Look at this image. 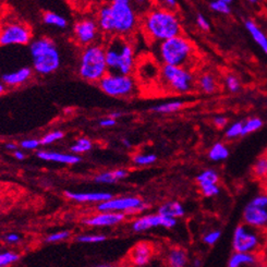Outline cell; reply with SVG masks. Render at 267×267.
I'll return each mask as SVG.
<instances>
[{
	"instance_id": "6da1fadb",
	"label": "cell",
	"mask_w": 267,
	"mask_h": 267,
	"mask_svg": "<svg viewBox=\"0 0 267 267\" xmlns=\"http://www.w3.org/2000/svg\"><path fill=\"white\" fill-rule=\"evenodd\" d=\"M96 20L101 32L123 38L132 34L140 22L132 0L104 1L97 10Z\"/></svg>"
},
{
	"instance_id": "7a4b0ae2",
	"label": "cell",
	"mask_w": 267,
	"mask_h": 267,
	"mask_svg": "<svg viewBox=\"0 0 267 267\" xmlns=\"http://www.w3.org/2000/svg\"><path fill=\"white\" fill-rule=\"evenodd\" d=\"M143 33L155 43L166 40L182 33L181 21L175 10L156 6L151 7L141 20Z\"/></svg>"
},
{
	"instance_id": "3957f363",
	"label": "cell",
	"mask_w": 267,
	"mask_h": 267,
	"mask_svg": "<svg viewBox=\"0 0 267 267\" xmlns=\"http://www.w3.org/2000/svg\"><path fill=\"white\" fill-rule=\"evenodd\" d=\"M30 54L33 69L40 76L56 72L61 65V57L55 40L48 36H41L30 43Z\"/></svg>"
},
{
	"instance_id": "277c9868",
	"label": "cell",
	"mask_w": 267,
	"mask_h": 267,
	"mask_svg": "<svg viewBox=\"0 0 267 267\" xmlns=\"http://www.w3.org/2000/svg\"><path fill=\"white\" fill-rule=\"evenodd\" d=\"M157 55L163 65L188 68L195 58V48L189 38L180 34L160 41Z\"/></svg>"
},
{
	"instance_id": "5b68a950",
	"label": "cell",
	"mask_w": 267,
	"mask_h": 267,
	"mask_svg": "<svg viewBox=\"0 0 267 267\" xmlns=\"http://www.w3.org/2000/svg\"><path fill=\"white\" fill-rule=\"evenodd\" d=\"M108 72L130 75L134 68L133 46L123 36L114 35L105 48Z\"/></svg>"
},
{
	"instance_id": "8992f818",
	"label": "cell",
	"mask_w": 267,
	"mask_h": 267,
	"mask_svg": "<svg viewBox=\"0 0 267 267\" xmlns=\"http://www.w3.org/2000/svg\"><path fill=\"white\" fill-rule=\"evenodd\" d=\"M108 72L105 48L99 44L84 47L78 62V76L87 82H98Z\"/></svg>"
},
{
	"instance_id": "52a82bcc",
	"label": "cell",
	"mask_w": 267,
	"mask_h": 267,
	"mask_svg": "<svg viewBox=\"0 0 267 267\" xmlns=\"http://www.w3.org/2000/svg\"><path fill=\"white\" fill-rule=\"evenodd\" d=\"M159 76L163 84L175 93H189L194 85V76L186 67L163 65Z\"/></svg>"
},
{
	"instance_id": "ba28073f",
	"label": "cell",
	"mask_w": 267,
	"mask_h": 267,
	"mask_svg": "<svg viewBox=\"0 0 267 267\" xmlns=\"http://www.w3.org/2000/svg\"><path fill=\"white\" fill-rule=\"evenodd\" d=\"M265 241L262 229L250 227L248 225H239L232 235V249L237 252L258 253Z\"/></svg>"
},
{
	"instance_id": "9c48e42d",
	"label": "cell",
	"mask_w": 267,
	"mask_h": 267,
	"mask_svg": "<svg viewBox=\"0 0 267 267\" xmlns=\"http://www.w3.org/2000/svg\"><path fill=\"white\" fill-rule=\"evenodd\" d=\"M99 88L112 97H128L135 91V81L130 75L107 72L98 81Z\"/></svg>"
},
{
	"instance_id": "30bf717a",
	"label": "cell",
	"mask_w": 267,
	"mask_h": 267,
	"mask_svg": "<svg viewBox=\"0 0 267 267\" xmlns=\"http://www.w3.org/2000/svg\"><path fill=\"white\" fill-rule=\"evenodd\" d=\"M32 36V29L22 21H9L0 26V46L29 45Z\"/></svg>"
},
{
	"instance_id": "8fae6325",
	"label": "cell",
	"mask_w": 267,
	"mask_h": 267,
	"mask_svg": "<svg viewBox=\"0 0 267 267\" xmlns=\"http://www.w3.org/2000/svg\"><path fill=\"white\" fill-rule=\"evenodd\" d=\"M148 208V205L137 196L128 197H112L107 201L98 203L99 212H123L127 214L142 213Z\"/></svg>"
},
{
	"instance_id": "7c38bea8",
	"label": "cell",
	"mask_w": 267,
	"mask_h": 267,
	"mask_svg": "<svg viewBox=\"0 0 267 267\" xmlns=\"http://www.w3.org/2000/svg\"><path fill=\"white\" fill-rule=\"evenodd\" d=\"M101 32L96 19L83 18L75 23L73 26V38L78 45L87 46L95 43Z\"/></svg>"
},
{
	"instance_id": "4fadbf2b",
	"label": "cell",
	"mask_w": 267,
	"mask_h": 267,
	"mask_svg": "<svg viewBox=\"0 0 267 267\" xmlns=\"http://www.w3.org/2000/svg\"><path fill=\"white\" fill-rule=\"evenodd\" d=\"M177 225V218L164 216L161 214H152L140 217L132 223V230L135 232H144L152 228L163 227L166 229L175 228Z\"/></svg>"
},
{
	"instance_id": "5bb4252c",
	"label": "cell",
	"mask_w": 267,
	"mask_h": 267,
	"mask_svg": "<svg viewBox=\"0 0 267 267\" xmlns=\"http://www.w3.org/2000/svg\"><path fill=\"white\" fill-rule=\"evenodd\" d=\"M243 222L245 225L256 229L267 228V208L260 207L249 203L244 207Z\"/></svg>"
},
{
	"instance_id": "9a60e30c",
	"label": "cell",
	"mask_w": 267,
	"mask_h": 267,
	"mask_svg": "<svg viewBox=\"0 0 267 267\" xmlns=\"http://www.w3.org/2000/svg\"><path fill=\"white\" fill-rule=\"evenodd\" d=\"M124 219V214L120 212H102V214L85 219L84 223L92 227H108L120 224Z\"/></svg>"
},
{
	"instance_id": "2e32d148",
	"label": "cell",
	"mask_w": 267,
	"mask_h": 267,
	"mask_svg": "<svg viewBox=\"0 0 267 267\" xmlns=\"http://www.w3.org/2000/svg\"><path fill=\"white\" fill-rule=\"evenodd\" d=\"M130 261L133 265L145 266L153 258V247L149 242H140L135 244L130 251Z\"/></svg>"
},
{
	"instance_id": "e0dca14e",
	"label": "cell",
	"mask_w": 267,
	"mask_h": 267,
	"mask_svg": "<svg viewBox=\"0 0 267 267\" xmlns=\"http://www.w3.org/2000/svg\"><path fill=\"white\" fill-rule=\"evenodd\" d=\"M32 76L33 70L29 67H23L15 71L3 73V75H1V81L4 83L6 86L15 87L25 84L26 82H29L31 80Z\"/></svg>"
},
{
	"instance_id": "ac0fdd59",
	"label": "cell",
	"mask_w": 267,
	"mask_h": 267,
	"mask_svg": "<svg viewBox=\"0 0 267 267\" xmlns=\"http://www.w3.org/2000/svg\"><path fill=\"white\" fill-rule=\"evenodd\" d=\"M66 196L69 197L70 200L76 202L85 203V202H92V203H102L104 201H107L109 198L113 197L112 193L108 192H70L66 191Z\"/></svg>"
},
{
	"instance_id": "d6986e66",
	"label": "cell",
	"mask_w": 267,
	"mask_h": 267,
	"mask_svg": "<svg viewBox=\"0 0 267 267\" xmlns=\"http://www.w3.org/2000/svg\"><path fill=\"white\" fill-rule=\"evenodd\" d=\"M38 157L43 160L54 161V163L66 164V165H75L81 161V158L75 153L73 154H62L58 152L50 151H40L38 153Z\"/></svg>"
},
{
	"instance_id": "ffe728a7",
	"label": "cell",
	"mask_w": 267,
	"mask_h": 267,
	"mask_svg": "<svg viewBox=\"0 0 267 267\" xmlns=\"http://www.w3.org/2000/svg\"><path fill=\"white\" fill-rule=\"evenodd\" d=\"M260 263L258 253L253 252H234L230 256L228 261L229 267H241V266H256Z\"/></svg>"
},
{
	"instance_id": "44dd1931",
	"label": "cell",
	"mask_w": 267,
	"mask_h": 267,
	"mask_svg": "<svg viewBox=\"0 0 267 267\" xmlns=\"http://www.w3.org/2000/svg\"><path fill=\"white\" fill-rule=\"evenodd\" d=\"M244 26L249 32V34L251 35V38H253V40L255 41L256 44H258L260 48L267 55V36L265 35V33L259 28V25L252 20L245 21Z\"/></svg>"
},
{
	"instance_id": "7402d4cb",
	"label": "cell",
	"mask_w": 267,
	"mask_h": 267,
	"mask_svg": "<svg viewBox=\"0 0 267 267\" xmlns=\"http://www.w3.org/2000/svg\"><path fill=\"white\" fill-rule=\"evenodd\" d=\"M41 20H43L44 24L49 25V26H54V28L60 29V30H65L68 28V20L59 13H57L55 11H44L41 13Z\"/></svg>"
},
{
	"instance_id": "603a6c76",
	"label": "cell",
	"mask_w": 267,
	"mask_h": 267,
	"mask_svg": "<svg viewBox=\"0 0 267 267\" xmlns=\"http://www.w3.org/2000/svg\"><path fill=\"white\" fill-rule=\"evenodd\" d=\"M158 213L164 216H168L172 218H180L182 216H185L186 211L181 203L177 201H170V202L163 204V205L158 208Z\"/></svg>"
},
{
	"instance_id": "cb8c5ba5",
	"label": "cell",
	"mask_w": 267,
	"mask_h": 267,
	"mask_svg": "<svg viewBox=\"0 0 267 267\" xmlns=\"http://www.w3.org/2000/svg\"><path fill=\"white\" fill-rule=\"evenodd\" d=\"M189 260L185 250L180 248L171 249L167 254V263L171 267H185Z\"/></svg>"
},
{
	"instance_id": "d4e9b609",
	"label": "cell",
	"mask_w": 267,
	"mask_h": 267,
	"mask_svg": "<svg viewBox=\"0 0 267 267\" xmlns=\"http://www.w3.org/2000/svg\"><path fill=\"white\" fill-rule=\"evenodd\" d=\"M229 153L230 152L226 144L223 142H217L209 149L207 156L212 161H216V163H218V161L227 159L229 157Z\"/></svg>"
},
{
	"instance_id": "484cf974",
	"label": "cell",
	"mask_w": 267,
	"mask_h": 267,
	"mask_svg": "<svg viewBox=\"0 0 267 267\" xmlns=\"http://www.w3.org/2000/svg\"><path fill=\"white\" fill-rule=\"evenodd\" d=\"M128 177V171L124 169H116L113 171H107L103 172V174L98 175L95 178V181L98 183H105V185H108V183H114L124 178Z\"/></svg>"
},
{
	"instance_id": "4316f807",
	"label": "cell",
	"mask_w": 267,
	"mask_h": 267,
	"mask_svg": "<svg viewBox=\"0 0 267 267\" xmlns=\"http://www.w3.org/2000/svg\"><path fill=\"white\" fill-rule=\"evenodd\" d=\"M198 87L205 94H213L217 90V81L211 73H204L198 78Z\"/></svg>"
},
{
	"instance_id": "83f0119b",
	"label": "cell",
	"mask_w": 267,
	"mask_h": 267,
	"mask_svg": "<svg viewBox=\"0 0 267 267\" xmlns=\"http://www.w3.org/2000/svg\"><path fill=\"white\" fill-rule=\"evenodd\" d=\"M219 181V175L216 170L214 169H205L197 175L196 182L198 185V188L209 186V185H215Z\"/></svg>"
},
{
	"instance_id": "f1b7e54d",
	"label": "cell",
	"mask_w": 267,
	"mask_h": 267,
	"mask_svg": "<svg viewBox=\"0 0 267 267\" xmlns=\"http://www.w3.org/2000/svg\"><path fill=\"white\" fill-rule=\"evenodd\" d=\"M252 174L256 179L267 182V154L262 155L255 161L252 168Z\"/></svg>"
},
{
	"instance_id": "f546056e",
	"label": "cell",
	"mask_w": 267,
	"mask_h": 267,
	"mask_svg": "<svg viewBox=\"0 0 267 267\" xmlns=\"http://www.w3.org/2000/svg\"><path fill=\"white\" fill-rule=\"evenodd\" d=\"M182 107H183L182 102L175 101V102H168V103L157 105V106L152 107V111L158 114H172V113L180 111Z\"/></svg>"
},
{
	"instance_id": "4dcf8cb0",
	"label": "cell",
	"mask_w": 267,
	"mask_h": 267,
	"mask_svg": "<svg viewBox=\"0 0 267 267\" xmlns=\"http://www.w3.org/2000/svg\"><path fill=\"white\" fill-rule=\"evenodd\" d=\"M262 127H263V121H262V119L258 117H253V118L245 120V121H243L242 137L256 132V131L260 130Z\"/></svg>"
},
{
	"instance_id": "1f68e13d",
	"label": "cell",
	"mask_w": 267,
	"mask_h": 267,
	"mask_svg": "<svg viewBox=\"0 0 267 267\" xmlns=\"http://www.w3.org/2000/svg\"><path fill=\"white\" fill-rule=\"evenodd\" d=\"M93 143L91 140L86 138H81L76 141L75 145L71 146V152L75 154H81V153H86V152L92 150Z\"/></svg>"
},
{
	"instance_id": "d6a6232c",
	"label": "cell",
	"mask_w": 267,
	"mask_h": 267,
	"mask_svg": "<svg viewBox=\"0 0 267 267\" xmlns=\"http://www.w3.org/2000/svg\"><path fill=\"white\" fill-rule=\"evenodd\" d=\"M242 128H243V121H237L229 125L226 129L225 135L229 140H233L242 137Z\"/></svg>"
},
{
	"instance_id": "836d02e7",
	"label": "cell",
	"mask_w": 267,
	"mask_h": 267,
	"mask_svg": "<svg viewBox=\"0 0 267 267\" xmlns=\"http://www.w3.org/2000/svg\"><path fill=\"white\" fill-rule=\"evenodd\" d=\"M209 8H211L213 11L222 14H229L231 12L230 3L226 1H222V0H213V1L209 3Z\"/></svg>"
},
{
	"instance_id": "e575fe53",
	"label": "cell",
	"mask_w": 267,
	"mask_h": 267,
	"mask_svg": "<svg viewBox=\"0 0 267 267\" xmlns=\"http://www.w3.org/2000/svg\"><path fill=\"white\" fill-rule=\"evenodd\" d=\"M157 160L155 154H139L133 157V163L139 166H148L154 164Z\"/></svg>"
},
{
	"instance_id": "d590c367",
	"label": "cell",
	"mask_w": 267,
	"mask_h": 267,
	"mask_svg": "<svg viewBox=\"0 0 267 267\" xmlns=\"http://www.w3.org/2000/svg\"><path fill=\"white\" fill-rule=\"evenodd\" d=\"M64 137H65V133L61 132V131H52V132L45 134L39 141L41 145H49L51 143H55L57 142V141L61 140Z\"/></svg>"
},
{
	"instance_id": "8d00e7d4",
	"label": "cell",
	"mask_w": 267,
	"mask_h": 267,
	"mask_svg": "<svg viewBox=\"0 0 267 267\" xmlns=\"http://www.w3.org/2000/svg\"><path fill=\"white\" fill-rule=\"evenodd\" d=\"M225 84H226L227 90L230 91L231 93H237L239 92L240 87H241V84H240L239 78L233 76V75H228L225 78Z\"/></svg>"
},
{
	"instance_id": "74e56055",
	"label": "cell",
	"mask_w": 267,
	"mask_h": 267,
	"mask_svg": "<svg viewBox=\"0 0 267 267\" xmlns=\"http://www.w3.org/2000/svg\"><path fill=\"white\" fill-rule=\"evenodd\" d=\"M106 240V237L103 234H84V235H78L76 238V241L82 243H98L103 242Z\"/></svg>"
},
{
	"instance_id": "f35d334b",
	"label": "cell",
	"mask_w": 267,
	"mask_h": 267,
	"mask_svg": "<svg viewBox=\"0 0 267 267\" xmlns=\"http://www.w3.org/2000/svg\"><path fill=\"white\" fill-rule=\"evenodd\" d=\"M19 254L14 252H2L0 253V267H6L10 264L15 263L19 260Z\"/></svg>"
},
{
	"instance_id": "ab89813d",
	"label": "cell",
	"mask_w": 267,
	"mask_h": 267,
	"mask_svg": "<svg viewBox=\"0 0 267 267\" xmlns=\"http://www.w3.org/2000/svg\"><path fill=\"white\" fill-rule=\"evenodd\" d=\"M221 237H222L221 230H218V229L212 230V231H209L205 235H204L203 242L205 244H207V245H214V244H216L219 241Z\"/></svg>"
},
{
	"instance_id": "60d3db41",
	"label": "cell",
	"mask_w": 267,
	"mask_h": 267,
	"mask_svg": "<svg viewBox=\"0 0 267 267\" xmlns=\"http://www.w3.org/2000/svg\"><path fill=\"white\" fill-rule=\"evenodd\" d=\"M200 190L202 192V194L205 197H215L221 193V187L218 186V183H215V185L202 187L200 188Z\"/></svg>"
},
{
	"instance_id": "b9f144b4",
	"label": "cell",
	"mask_w": 267,
	"mask_h": 267,
	"mask_svg": "<svg viewBox=\"0 0 267 267\" xmlns=\"http://www.w3.org/2000/svg\"><path fill=\"white\" fill-rule=\"evenodd\" d=\"M132 3L139 13L141 11L145 13L151 8L152 0H132Z\"/></svg>"
},
{
	"instance_id": "7bdbcfd3",
	"label": "cell",
	"mask_w": 267,
	"mask_h": 267,
	"mask_svg": "<svg viewBox=\"0 0 267 267\" xmlns=\"http://www.w3.org/2000/svg\"><path fill=\"white\" fill-rule=\"evenodd\" d=\"M69 237H70V232L65 230V231H60V232H56V233L50 234L49 237L47 238V241L48 242H59V241H62V240L68 239Z\"/></svg>"
},
{
	"instance_id": "ee69618b",
	"label": "cell",
	"mask_w": 267,
	"mask_h": 267,
	"mask_svg": "<svg viewBox=\"0 0 267 267\" xmlns=\"http://www.w3.org/2000/svg\"><path fill=\"white\" fill-rule=\"evenodd\" d=\"M250 203L253 204V205H256V206L267 208V193L254 196L252 200H251Z\"/></svg>"
},
{
	"instance_id": "f6af8a7d",
	"label": "cell",
	"mask_w": 267,
	"mask_h": 267,
	"mask_svg": "<svg viewBox=\"0 0 267 267\" xmlns=\"http://www.w3.org/2000/svg\"><path fill=\"white\" fill-rule=\"evenodd\" d=\"M196 25L202 31H209V29H211V24H209V21L201 13H198L196 15Z\"/></svg>"
},
{
	"instance_id": "bcb514c9",
	"label": "cell",
	"mask_w": 267,
	"mask_h": 267,
	"mask_svg": "<svg viewBox=\"0 0 267 267\" xmlns=\"http://www.w3.org/2000/svg\"><path fill=\"white\" fill-rule=\"evenodd\" d=\"M40 145V141L35 140V139H29L24 140L21 142V146L24 150H36Z\"/></svg>"
},
{
	"instance_id": "7dc6e473",
	"label": "cell",
	"mask_w": 267,
	"mask_h": 267,
	"mask_svg": "<svg viewBox=\"0 0 267 267\" xmlns=\"http://www.w3.org/2000/svg\"><path fill=\"white\" fill-rule=\"evenodd\" d=\"M213 122L216 128L224 129V128L227 127L228 119H227V117H225V116H216L215 118H214Z\"/></svg>"
},
{
	"instance_id": "c3c4849f",
	"label": "cell",
	"mask_w": 267,
	"mask_h": 267,
	"mask_svg": "<svg viewBox=\"0 0 267 267\" xmlns=\"http://www.w3.org/2000/svg\"><path fill=\"white\" fill-rule=\"evenodd\" d=\"M157 1H158L159 6L171 10H175L176 7L178 6V0H157Z\"/></svg>"
},
{
	"instance_id": "681fc988",
	"label": "cell",
	"mask_w": 267,
	"mask_h": 267,
	"mask_svg": "<svg viewBox=\"0 0 267 267\" xmlns=\"http://www.w3.org/2000/svg\"><path fill=\"white\" fill-rule=\"evenodd\" d=\"M99 124H101V127H104V128L114 127V125L116 124V119L113 117H108L106 119L101 120V121H99Z\"/></svg>"
},
{
	"instance_id": "f907efd6",
	"label": "cell",
	"mask_w": 267,
	"mask_h": 267,
	"mask_svg": "<svg viewBox=\"0 0 267 267\" xmlns=\"http://www.w3.org/2000/svg\"><path fill=\"white\" fill-rule=\"evenodd\" d=\"M21 240V237L18 234V233H14V232H11L6 235V241L8 243H17L19 242Z\"/></svg>"
},
{
	"instance_id": "816d5d0a",
	"label": "cell",
	"mask_w": 267,
	"mask_h": 267,
	"mask_svg": "<svg viewBox=\"0 0 267 267\" xmlns=\"http://www.w3.org/2000/svg\"><path fill=\"white\" fill-rule=\"evenodd\" d=\"M14 157L17 158L18 160H23L25 158V155L23 152H20V151H14Z\"/></svg>"
},
{
	"instance_id": "f5cc1de1",
	"label": "cell",
	"mask_w": 267,
	"mask_h": 267,
	"mask_svg": "<svg viewBox=\"0 0 267 267\" xmlns=\"http://www.w3.org/2000/svg\"><path fill=\"white\" fill-rule=\"evenodd\" d=\"M6 149L9 151H17L18 150V145L14 143H7L6 144Z\"/></svg>"
},
{
	"instance_id": "db71d44e",
	"label": "cell",
	"mask_w": 267,
	"mask_h": 267,
	"mask_svg": "<svg viewBox=\"0 0 267 267\" xmlns=\"http://www.w3.org/2000/svg\"><path fill=\"white\" fill-rule=\"evenodd\" d=\"M192 266H194V267L202 266V261L200 259H194L192 261Z\"/></svg>"
},
{
	"instance_id": "11a10c76",
	"label": "cell",
	"mask_w": 267,
	"mask_h": 267,
	"mask_svg": "<svg viewBox=\"0 0 267 267\" xmlns=\"http://www.w3.org/2000/svg\"><path fill=\"white\" fill-rule=\"evenodd\" d=\"M4 92H6V85H4V83L0 80V96L4 94Z\"/></svg>"
},
{
	"instance_id": "9f6ffc18",
	"label": "cell",
	"mask_w": 267,
	"mask_h": 267,
	"mask_svg": "<svg viewBox=\"0 0 267 267\" xmlns=\"http://www.w3.org/2000/svg\"><path fill=\"white\" fill-rule=\"evenodd\" d=\"M121 113H113L112 114H111V117H113V118H114V119H116V118H119V117H121Z\"/></svg>"
},
{
	"instance_id": "6f0895ef",
	"label": "cell",
	"mask_w": 267,
	"mask_h": 267,
	"mask_svg": "<svg viewBox=\"0 0 267 267\" xmlns=\"http://www.w3.org/2000/svg\"><path fill=\"white\" fill-rule=\"evenodd\" d=\"M123 144L127 146V148H130V146H131V144H130V142L128 140H123Z\"/></svg>"
},
{
	"instance_id": "680465c9",
	"label": "cell",
	"mask_w": 267,
	"mask_h": 267,
	"mask_svg": "<svg viewBox=\"0 0 267 267\" xmlns=\"http://www.w3.org/2000/svg\"><path fill=\"white\" fill-rule=\"evenodd\" d=\"M248 1H249L250 3H256V2L259 1V0H248Z\"/></svg>"
},
{
	"instance_id": "91938a15",
	"label": "cell",
	"mask_w": 267,
	"mask_h": 267,
	"mask_svg": "<svg viewBox=\"0 0 267 267\" xmlns=\"http://www.w3.org/2000/svg\"><path fill=\"white\" fill-rule=\"evenodd\" d=\"M222 1H226V2H228V3H231V2L233 1V0H222Z\"/></svg>"
},
{
	"instance_id": "94428289",
	"label": "cell",
	"mask_w": 267,
	"mask_h": 267,
	"mask_svg": "<svg viewBox=\"0 0 267 267\" xmlns=\"http://www.w3.org/2000/svg\"><path fill=\"white\" fill-rule=\"evenodd\" d=\"M36 1H45V0H36Z\"/></svg>"
},
{
	"instance_id": "6125c7cd",
	"label": "cell",
	"mask_w": 267,
	"mask_h": 267,
	"mask_svg": "<svg viewBox=\"0 0 267 267\" xmlns=\"http://www.w3.org/2000/svg\"><path fill=\"white\" fill-rule=\"evenodd\" d=\"M103 1H109V0H103Z\"/></svg>"
}]
</instances>
